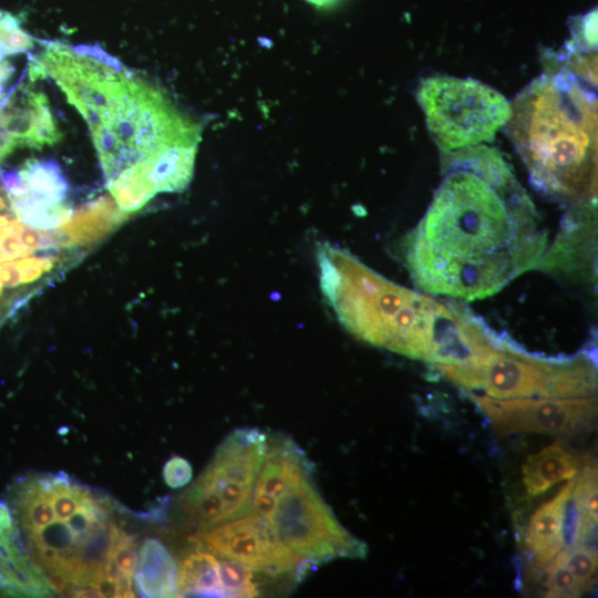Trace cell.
Listing matches in <instances>:
<instances>
[{
	"instance_id": "1",
	"label": "cell",
	"mask_w": 598,
	"mask_h": 598,
	"mask_svg": "<svg viewBox=\"0 0 598 598\" xmlns=\"http://www.w3.org/2000/svg\"><path fill=\"white\" fill-rule=\"evenodd\" d=\"M452 153L431 204L404 240V262L427 293L484 299L540 265L547 237L496 151L477 145Z\"/></svg>"
},
{
	"instance_id": "2",
	"label": "cell",
	"mask_w": 598,
	"mask_h": 598,
	"mask_svg": "<svg viewBox=\"0 0 598 598\" xmlns=\"http://www.w3.org/2000/svg\"><path fill=\"white\" fill-rule=\"evenodd\" d=\"M21 544L56 594L134 597L115 558L133 535L116 519L111 498L64 472L30 473L8 491Z\"/></svg>"
},
{
	"instance_id": "3",
	"label": "cell",
	"mask_w": 598,
	"mask_h": 598,
	"mask_svg": "<svg viewBox=\"0 0 598 598\" xmlns=\"http://www.w3.org/2000/svg\"><path fill=\"white\" fill-rule=\"evenodd\" d=\"M323 293L359 339L433 365H458L492 347L498 334L466 308L401 287L350 254L319 247Z\"/></svg>"
},
{
	"instance_id": "4",
	"label": "cell",
	"mask_w": 598,
	"mask_h": 598,
	"mask_svg": "<svg viewBox=\"0 0 598 598\" xmlns=\"http://www.w3.org/2000/svg\"><path fill=\"white\" fill-rule=\"evenodd\" d=\"M514 144L535 187L564 202L597 189V100L569 71L529 84L512 106Z\"/></svg>"
},
{
	"instance_id": "5",
	"label": "cell",
	"mask_w": 598,
	"mask_h": 598,
	"mask_svg": "<svg viewBox=\"0 0 598 598\" xmlns=\"http://www.w3.org/2000/svg\"><path fill=\"white\" fill-rule=\"evenodd\" d=\"M65 96L89 125L106 182L137 165L151 173L168 147L196 144L195 130L163 95L110 54L80 68Z\"/></svg>"
},
{
	"instance_id": "6",
	"label": "cell",
	"mask_w": 598,
	"mask_h": 598,
	"mask_svg": "<svg viewBox=\"0 0 598 598\" xmlns=\"http://www.w3.org/2000/svg\"><path fill=\"white\" fill-rule=\"evenodd\" d=\"M434 367L468 394L494 399L581 398L597 391V367L587 353L544 358L501 336L466 363Z\"/></svg>"
},
{
	"instance_id": "7",
	"label": "cell",
	"mask_w": 598,
	"mask_h": 598,
	"mask_svg": "<svg viewBox=\"0 0 598 598\" xmlns=\"http://www.w3.org/2000/svg\"><path fill=\"white\" fill-rule=\"evenodd\" d=\"M266 447L267 434L258 429L241 427L230 433L179 498V508L188 520L205 529L247 513Z\"/></svg>"
},
{
	"instance_id": "8",
	"label": "cell",
	"mask_w": 598,
	"mask_h": 598,
	"mask_svg": "<svg viewBox=\"0 0 598 598\" xmlns=\"http://www.w3.org/2000/svg\"><path fill=\"white\" fill-rule=\"evenodd\" d=\"M417 101L431 135L445 153L493 141L512 114V105L498 91L472 79H425Z\"/></svg>"
},
{
	"instance_id": "9",
	"label": "cell",
	"mask_w": 598,
	"mask_h": 598,
	"mask_svg": "<svg viewBox=\"0 0 598 598\" xmlns=\"http://www.w3.org/2000/svg\"><path fill=\"white\" fill-rule=\"evenodd\" d=\"M268 519L280 540L310 567L367 555V545L338 522L311 478L282 496Z\"/></svg>"
},
{
	"instance_id": "10",
	"label": "cell",
	"mask_w": 598,
	"mask_h": 598,
	"mask_svg": "<svg viewBox=\"0 0 598 598\" xmlns=\"http://www.w3.org/2000/svg\"><path fill=\"white\" fill-rule=\"evenodd\" d=\"M189 540L269 577L292 576L299 580L311 568L280 540L268 518L254 512L199 529Z\"/></svg>"
},
{
	"instance_id": "11",
	"label": "cell",
	"mask_w": 598,
	"mask_h": 598,
	"mask_svg": "<svg viewBox=\"0 0 598 598\" xmlns=\"http://www.w3.org/2000/svg\"><path fill=\"white\" fill-rule=\"evenodd\" d=\"M468 395L487 416L498 436L517 433L574 436L590 430L597 417L596 395L516 399Z\"/></svg>"
},
{
	"instance_id": "12",
	"label": "cell",
	"mask_w": 598,
	"mask_h": 598,
	"mask_svg": "<svg viewBox=\"0 0 598 598\" xmlns=\"http://www.w3.org/2000/svg\"><path fill=\"white\" fill-rule=\"evenodd\" d=\"M59 138L44 94L20 86L0 100V161L16 147H42Z\"/></svg>"
},
{
	"instance_id": "13",
	"label": "cell",
	"mask_w": 598,
	"mask_h": 598,
	"mask_svg": "<svg viewBox=\"0 0 598 598\" xmlns=\"http://www.w3.org/2000/svg\"><path fill=\"white\" fill-rule=\"evenodd\" d=\"M307 478H311L310 463L297 444L283 435H267L251 494V512L268 518L278 501Z\"/></svg>"
},
{
	"instance_id": "14",
	"label": "cell",
	"mask_w": 598,
	"mask_h": 598,
	"mask_svg": "<svg viewBox=\"0 0 598 598\" xmlns=\"http://www.w3.org/2000/svg\"><path fill=\"white\" fill-rule=\"evenodd\" d=\"M55 595L50 580L25 553L9 505L0 502V596Z\"/></svg>"
},
{
	"instance_id": "15",
	"label": "cell",
	"mask_w": 598,
	"mask_h": 598,
	"mask_svg": "<svg viewBox=\"0 0 598 598\" xmlns=\"http://www.w3.org/2000/svg\"><path fill=\"white\" fill-rule=\"evenodd\" d=\"M576 477L537 507L529 518L524 542L532 573L542 574L545 566L564 548L565 505Z\"/></svg>"
},
{
	"instance_id": "16",
	"label": "cell",
	"mask_w": 598,
	"mask_h": 598,
	"mask_svg": "<svg viewBox=\"0 0 598 598\" xmlns=\"http://www.w3.org/2000/svg\"><path fill=\"white\" fill-rule=\"evenodd\" d=\"M597 467L584 464L565 505L564 547H592L597 530Z\"/></svg>"
},
{
	"instance_id": "17",
	"label": "cell",
	"mask_w": 598,
	"mask_h": 598,
	"mask_svg": "<svg viewBox=\"0 0 598 598\" xmlns=\"http://www.w3.org/2000/svg\"><path fill=\"white\" fill-rule=\"evenodd\" d=\"M582 465L576 453L561 441L528 455L522 467L527 498L537 497L559 482L576 477Z\"/></svg>"
},
{
	"instance_id": "18",
	"label": "cell",
	"mask_w": 598,
	"mask_h": 598,
	"mask_svg": "<svg viewBox=\"0 0 598 598\" xmlns=\"http://www.w3.org/2000/svg\"><path fill=\"white\" fill-rule=\"evenodd\" d=\"M134 582L142 597H178V565L161 540L147 538L141 545Z\"/></svg>"
},
{
	"instance_id": "19",
	"label": "cell",
	"mask_w": 598,
	"mask_h": 598,
	"mask_svg": "<svg viewBox=\"0 0 598 598\" xmlns=\"http://www.w3.org/2000/svg\"><path fill=\"white\" fill-rule=\"evenodd\" d=\"M178 597H225L220 582V559L196 547L178 565Z\"/></svg>"
},
{
	"instance_id": "20",
	"label": "cell",
	"mask_w": 598,
	"mask_h": 598,
	"mask_svg": "<svg viewBox=\"0 0 598 598\" xmlns=\"http://www.w3.org/2000/svg\"><path fill=\"white\" fill-rule=\"evenodd\" d=\"M195 154L196 144H177L165 150L151 167L156 193L183 190L192 178Z\"/></svg>"
},
{
	"instance_id": "21",
	"label": "cell",
	"mask_w": 598,
	"mask_h": 598,
	"mask_svg": "<svg viewBox=\"0 0 598 598\" xmlns=\"http://www.w3.org/2000/svg\"><path fill=\"white\" fill-rule=\"evenodd\" d=\"M126 215L115 207L112 199L103 197L76 212L74 216L71 215L60 231L64 244L65 237L71 243L91 240L107 231Z\"/></svg>"
},
{
	"instance_id": "22",
	"label": "cell",
	"mask_w": 598,
	"mask_h": 598,
	"mask_svg": "<svg viewBox=\"0 0 598 598\" xmlns=\"http://www.w3.org/2000/svg\"><path fill=\"white\" fill-rule=\"evenodd\" d=\"M18 174L25 186L23 194L53 204L65 203L69 184L56 162L30 159Z\"/></svg>"
},
{
	"instance_id": "23",
	"label": "cell",
	"mask_w": 598,
	"mask_h": 598,
	"mask_svg": "<svg viewBox=\"0 0 598 598\" xmlns=\"http://www.w3.org/2000/svg\"><path fill=\"white\" fill-rule=\"evenodd\" d=\"M117 207L125 214L141 209L156 194L150 169L137 165L106 182Z\"/></svg>"
},
{
	"instance_id": "24",
	"label": "cell",
	"mask_w": 598,
	"mask_h": 598,
	"mask_svg": "<svg viewBox=\"0 0 598 598\" xmlns=\"http://www.w3.org/2000/svg\"><path fill=\"white\" fill-rule=\"evenodd\" d=\"M16 217L25 226L50 230L61 227L72 215L66 203L53 204L28 194L8 197Z\"/></svg>"
},
{
	"instance_id": "25",
	"label": "cell",
	"mask_w": 598,
	"mask_h": 598,
	"mask_svg": "<svg viewBox=\"0 0 598 598\" xmlns=\"http://www.w3.org/2000/svg\"><path fill=\"white\" fill-rule=\"evenodd\" d=\"M221 559L220 582L225 597L259 596L260 590L256 581L255 570L233 559Z\"/></svg>"
},
{
	"instance_id": "26",
	"label": "cell",
	"mask_w": 598,
	"mask_h": 598,
	"mask_svg": "<svg viewBox=\"0 0 598 598\" xmlns=\"http://www.w3.org/2000/svg\"><path fill=\"white\" fill-rule=\"evenodd\" d=\"M563 551L566 566L584 594L596 582L598 566L597 550L586 545H574L563 548Z\"/></svg>"
},
{
	"instance_id": "27",
	"label": "cell",
	"mask_w": 598,
	"mask_h": 598,
	"mask_svg": "<svg viewBox=\"0 0 598 598\" xmlns=\"http://www.w3.org/2000/svg\"><path fill=\"white\" fill-rule=\"evenodd\" d=\"M545 597L574 598L582 592L565 563L563 549L545 566Z\"/></svg>"
},
{
	"instance_id": "28",
	"label": "cell",
	"mask_w": 598,
	"mask_h": 598,
	"mask_svg": "<svg viewBox=\"0 0 598 598\" xmlns=\"http://www.w3.org/2000/svg\"><path fill=\"white\" fill-rule=\"evenodd\" d=\"M33 47V38L12 13L0 10V60L25 52Z\"/></svg>"
},
{
	"instance_id": "29",
	"label": "cell",
	"mask_w": 598,
	"mask_h": 598,
	"mask_svg": "<svg viewBox=\"0 0 598 598\" xmlns=\"http://www.w3.org/2000/svg\"><path fill=\"white\" fill-rule=\"evenodd\" d=\"M163 476L169 487L178 488L189 483L193 470L188 461L181 456H173L165 463Z\"/></svg>"
},
{
	"instance_id": "30",
	"label": "cell",
	"mask_w": 598,
	"mask_h": 598,
	"mask_svg": "<svg viewBox=\"0 0 598 598\" xmlns=\"http://www.w3.org/2000/svg\"><path fill=\"white\" fill-rule=\"evenodd\" d=\"M13 74V66L10 62L0 60V100L3 97L4 87Z\"/></svg>"
},
{
	"instance_id": "31",
	"label": "cell",
	"mask_w": 598,
	"mask_h": 598,
	"mask_svg": "<svg viewBox=\"0 0 598 598\" xmlns=\"http://www.w3.org/2000/svg\"><path fill=\"white\" fill-rule=\"evenodd\" d=\"M306 1H308L309 3L318 8L326 9V8L333 7L339 0H306Z\"/></svg>"
}]
</instances>
